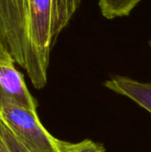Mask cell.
<instances>
[{
    "mask_svg": "<svg viewBox=\"0 0 151 152\" xmlns=\"http://www.w3.org/2000/svg\"><path fill=\"white\" fill-rule=\"evenodd\" d=\"M104 147L92 140H84L80 142L70 143L61 141V152H104Z\"/></svg>",
    "mask_w": 151,
    "mask_h": 152,
    "instance_id": "obj_6",
    "label": "cell"
},
{
    "mask_svg": "<svg viewBox=\"0 0 151 152\" xmlns=\"http://www.w3.org/2000/svg\"><path fill=\"white\" fill-rule=\"evenodd\" d=\"M11 53L0 44V108L12 102L36 112L37 102L29 93L24 77Z\"/></svg>",
    "mask_w": 151,
    "mask_h": 152,
    "instance_id": "obj_3",
    "label": "cell"
},
{
    "mask_svg": "<svg viewBox=\"0 0 151 152\" xmlns=\"http://www.w3.org/2000/svg\"><path fill=\"white\" fill-rule=\"evenodd\" d=\"M150 48H151V39H150Z\"/></svg>",
    "mask_w": 151,
    "mask_h": 152,
    "instance_id": "obj_8",
    "label": "cell"
},
{
    "mask_svg": "<svg viewBox=\"0 0 151 152\" xmlns=\"http://www.w3.org/2000/svg\"><path fill=\"white\" fill-rule=\"evenodd\" d=\"M104 86L109 90L131 99L151 114V83L140 82L123 76H115L107 80Z\"/></svg>",
    "mask_w": 151,
    "mask_h": 152,
    "instance_id": "obj_4",
    "label": "cell"
},
{
    "mask_svg": "<svg viewBox=\"0 0 151 152\" xmlns=\"http://www.w3.org/2000/svg\"><path fill=\"white\" fill-rule=\"evenodd\" d=\"M0 152H11L0 133Z\"/></svg>",
    "mask_w": 151,
    "mask_h": 152,
    "instance_id": "obj_7",
    "label": "cell"
},
{
    "mask_svg": "<svg viewBox=\"0 0 151 152\" xmlns=\"http://www.w3.org/2000/svg\"><path fill=\"white\" fill-rule=\"evenodd\" d=\"M0 118L30 152H61V141L44 127L37 112L8 102L0 108Z\"/></svg>",
    "mask_w": 151,
    "mask_h": 152,
    "instance_id": "obj_2",
    "label": "cell"
},
{
    "mask_svg": "<svg viewBox=\"0 0 151 152\" xmlns=\"http://www.w3.org/2000/svg\"><path fill=\"white\" fill-rule=\"evenodd\" d=\"M82 0H0V44L36 89L44 87L51 52Z\"/></svg>",
    "mask_w": 151,
    "mask_h": 152,
    "instance_id": "obj_1",
    "label": "cell"
},
{
    "mask_svg": "<svg viewBox=\"0 0 151 152\" xmlns=\"http://www.w3.org/2000/svg\"><path fill=\"white\" fill-rule=\"evenodd\" d=\"M142 0H98L101 14L109 20L128 16Z\"/></svg>",
    "mask_w": 151,
    "mask_h": 152,
    "instance_id": "obj_5",
    "label": "cell"
}]
</instances>
